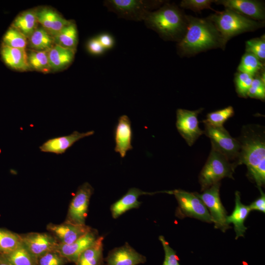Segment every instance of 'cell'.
<instances>
[{
    "label": "cell",
    "instance_id": "d590c367",
    "mask_svg": "<svg viewBox=\"0 0 265 265\" xmlns=\"http://www.w3.org/2000/svg\"><path fill=\"white\" fill-rule=\"evenodd\" d=\"M261 100L265 98V76L253 78L247 97Z\"/></svg>",
    "mask_w": 265,
    "mask_h": 265
},
{
    "label": "cell",
    "instance_id": "d6986e66",
    "mask_svg": "<svg viewBox=\"0 0 265 265\" xmlns=\"http://www.w3.org/2000/svg\"><path fill=\"white\" fill-rule=\"evenodd\" d=\"M157 193L158 192L143 191L135 187L130 188L125 195L111 206L110 211L112 217L117 218L130 210L138 208L141 203L138 201L140 196L152 195Z\"/></svg>",
    "mask_w": 265,
    "mask_h": 265
},
{
    "label": "cell",
    "instance_id": "ffe728a7",
    "mask_svg": "<svg viewBox=\"0 0 265 265\" xmlns=\"http://www.w3.org/2000/svg\"><path fill=\"white\" fill-rule=\"evenodd\" d=\"M38 22L53 37L71 21L62 17L56 11L48 7L36 10Z\"/></svg>",
    "mask_w": 265,
    "mask_h": 265
},
{
    "label": "cell",
    "instance_id": "4316f807",
    "mask_svg": "<svg viewBox=\"0 0 265 265\" xmlns=\"http://www.w3.org/2000/svg\"><path fill=\"white\" fill-rule=\"evenodd\" d=\"M28 39L31 50L35 51H48L55 45L53 37L42 26L37 27Z\"/></svg>",
    "mask_w": 265,
    "mask_h": 265
},
{
    "label": "cell",
    "instance_id": "52a82bcc",
    "mask_svg": "<svg viewBox=\"0 0 265 265\" xmlns=\"http://www.w3.org/2000/svg\"><path fill=\"white\" fill-rule=\"evenodd\" d=\"M165 192L175 196L178 204L176 216L179 218L190 217L212 223L208 210L195 192H189L181 189L165 191Z\"/></svg>",
    "mask_w": 265,
    "mask_h": 265
},
{
    "label": "cell",
    "instance_id": "ac0fdd59",
    "mask_svg": "<svg viewBox=\"0 0 265 265\" xmlns=\"http://www.w3.org/2000/svg\"><path fill=\"white\" fill-rule=\"evenodd\" d=\"M132 131L129 117L123 115L119 117L114 131L115 146L114 150L121 158H124L128 151L132 149Z\"/></svg>",
    "mask_w": 265,
    "mask_h": 265
},
{
    "label": "cell",
    "instance_id": "2e32d148",
    "mask_svg": "<svg viewBox=\"0 0 265 265\" xmlns=\"http://www.w3.org/2000/svg\"><path fill=\"white\" fill-rule=\"evenodd\" d=\"M105 260L107 265H138L145 263L146 259L126 242L110 251Z\"/></svg>",
    "mask_w": 265,
    "mask_h": 265
},
{
    "label": "cell",
    "instance_id": "44dd1931",
    "mask_svg": "<svg viewBox=\"0 0 265 265\" xmlns=\"http://www.w3.org/2000/svg\"><path fill=\"white\" fill-rule=\"evenodd\" d=\"M249 206L244 205L241 202L240 192H235V206L232 214L227 216L228 224H233L236 233V239L243 237L247 228L244 226V222L250 212Z\"/></svg>",
    "mask_w": 265,
    "mask_h": 265
},
{
    "label": "cell",
    "instance_id": "836d02e7",
    "mask_svg": "<svg viewBox=\"0 0 265 265\" xmlns=\"http://www.w3.org/2000/svg\"><path fill=\"white\" fill-rule=\"evenodd\" d=\"M246 52L255 55L260 60L265 59V35L260 37L251 39L246 42Z\"/></svg>",
    "mask_w": 265,
    "mask_h": 265
},
{
    "label": "cell",
    "instance_id": "6da1fadb",
    "mask_svg": "<svg viewBox=\"0 0 265 265\" xmlns=\"http://www.w3.org/2000/svg\"><path fill=\"white\" fill-rule=\"evenodd\" d=\"M187 20L186 32L177 45L180 55H192L218 47L224 49L220 34L210 21L188 15Z\"/></svg>",
    "mask_w": 265,
    "mask_h": 265
},
{
    "label": "cell",
    "instance_id": "7a4b0ae2",
    "mask_svg": "<svg viewBox=\"0 0 265 265\" xmlns=\"http://www.w3.org/2000/svg\"><path fill=\"white\" fill-rule=\"evenodd\" d=\"M237 164H244L247 176L258 188L265 183V142L264 135L255 129L247 128L242 132Z\"/></svg>",
    "mask_w": 265,
    "mask_h": 265
},
{
    "label": "cell",
    "instance_id": "7c38bea8",
    "mask_svg": "<svg viewBox=\"0 0 265 265\" xmlns=\"http://www.w3.org/2000/svg\"><path fill=\"white\" fill-rule=\"evenodd\" d=\"M98 231L92 228L84 235L71 244H57L55 250L67 262L75 263L81 254L91 246L99 238Z\"/></svg>",
    "mask_w": 265,
    "mask_h": 265
},
{
    "label": "cell",
    "instance_id": "9a60e30c",
    "mask_svg": "<svg viewBox=\"0 0 265 265\" xmlns=\"http://www.w3.org/2000/svg\"><path fill=\"white\" fill-rule=\"evenodd\" d=\"M214 2L223 5L226 8L234 10L258 21L265 18V6L262 2L253 0H217Z\"/></svg>",
    "mask_w": 265,
    "mask_h": 265
},
{
    "label": "cell",
    "instance_id": "603a6c76",
    "mask_svg": "<svg viewBox=\"0 0 265 265\" xmlns=\"http://www.w3.org/2000/svg\"><path fill=\"white\" fill-rule=\"evenodd\" d=\"M76 50L54 45L48 51L51 70L57 71L68 67L73 61Z\"/></svg>",
    "mask_w": 265,
    "mask_h": 265
},
{
    "label": "cell",
    "instance_id": "f546056e",
    "mask_svg": "<svg viewBox=\"0 0 265 265\" xmlns=\"http://www.w3.org/2000/svg\"><path fill=\"white\" fill-rule=\"evenodd\" d=\"M22 244L21 235L10 231L0 229V253L7 254Z\"/></svg>",
    "mask_w": 265,
    "mask_h": 265
},
{
    "label": "cell",
    "instance_id": "d6a6232c",
    "mask_svg": "<svg viewBox=\"0 0 265 265\" xmlns=\"http://www.w3.org/2000/svg\"><path fill=\"white\" fill-rule=\"evenodd\" d=\"M234 114V108L229 106L222 109L208 113L206 119L203 122L205 124L215 127H222L223 124L229 118Z\"/></svg>",
    "mask_w": 265,
    "mask_h": 265
},
{
    "label": "cell",
    "instance_id": "5b68a950",
    "mask_svg": "<svg viewBox=\"0 0 265 265\" xmlns=\"http://www.w3.org/2000/svg\"><path fill=\"white\" fill-rule=\"evenodd\" d=\"M164 3L163 0H106L104 5L119 18L139 22L143 21L150 12Z\"/></svg>",
    "mask_w": 265,
    "mask_h": 265
},
{
    "label": "cell",
    "instance_id": "7bdbcfd3",
    "mask_svg": "<svg viewBox=\"0 0 265 265\" xmlns=\"http://www.w3.org/2000/svg\"><path fill=\"white\" fill-rule=\"evenodd\" d=\"M0 265H12L4 254L0 253Z\"/></svg>",
    "mask_w": 265,
    "mask_h": 265
},
{
    "label": "cell",
    "instance_id": "3957f363",
    "mask_svg": "<svg viewBox=\"0 0 265 265\" xmlns=\"http://www.w3.org/2000/svg\"><path fill=\"white\" fill-rule=\"evenodd\" d=\"M143 22L164 40L177 42L184 37L187 25V15L177 6L168 2L150 12Z\"/></svg>",
    "mask_w": 265,
    "mask_h": 265
},
{
    "label": "cell",
    "instance_id": "1f68e13d",
    "mask_svg": "<svg viewBox=\"0 0 265 265\" xmlns=\"http://www.w3.org/2000/svg\"><path fill=\"white\" fill-rule=\"evenodd\" d=\"M2 44L11 48L26 50L27 41L21 32L10 26L3 37Z\"/></svg>",
    "mask_w": 265,
    "mask_h": 265
},
{
    "label": "cell",
    "instance_id": "277c9868",
    "mask_svg": "<svg viewBox=\"0 0 265 265\" xmlns=\"http://www.w3.org/2000/svg\"><path fill=\"white\" fill-rule=\"evenodd\" d=\"M207 19L215 26L225 45L235 36L264 26L263 21H256L228 8L222 11H216Z\"/></svg>",
    "mask_w": 265,
    "mask_h": 265
},
{
    "label": "cell",
    "instance_id": "4fadbf2b",
    "mask_svg": "<svg viewBox=\"0 0 265 265\" xmlns=\"http://www.w3.org/2000/svg\"><path fill=\"white\" fill-rule=\"evenodd\" d=\"M21 237L24 246L37 259L46 253L54 250L58 243L54 236L46 233H30Z\"/></svg>",
    "mask_w": 265,
    "mask_h": 265
},
{
    "label": "cell",
    "instance_id": "cb8c5ba5",
    "mask_svg": "<svg viewBox=\"0 0 265 265\" xmlns=\"http://www.w3.org/2000/svg\"><path fill=\"white\" fill-rule=\"evenodd\" d=\"M103 239L99 236L96 241L83 251L74 265H103Z\"/></svg>",
    "mask_w": 265,
    "mask_h": 265
},
{
    "label": "cell",
    "instance_id": "74e56055",
    "mask_svg": "<svg viewBox=\"0 0 265 265\" xmlns=\"http://www.w3.org/2000/svg\"><path fill=\"white\" fill-rule=\"evenodd\" d=\"M214 0H183L180 5L182 8L189 9L195 12H200L205 9H211L214 11L211 7V3Z\"/></svg>",
    "mask_w": 265,
    "mask_h": 265
},
{
    "label": "cell",
    "instance_id": "30bf717a",
    "mask_svg": "<svg viewBox=\"0 0 265 265\" xmlns=\"http://www.w3.org/2000/svg\"><path fill=\"white\" fill-rule=\"evenodd\" d=\"M93 192V187L87 182L79 187L70 203L66 221L85 224L90 199Z\"/></svg>",
    "mask_w": 265,
    "mask_h": 265
},
{
    "label": "cell",
    "instance_id": "8fae6325",
    "mask_svg": "<svg viewBox=\"0 0 265 265\" xmlns=\"http://www.w3.org/2000/svg\"><path fill=\"white\" fill-rule=\"evenodd\" d=\"M202 109L189 110L179 108L176 112L177 129L189 146H191L197 138L204 133L199 127L198 115Z\"/></svg>",
    "mask_w": 265,
    "mask_h": 265
},
{
    "label": "cell",
    "instance_id": "ab89813d",
    "mask_svg": "<svg viewBox=\"0 0 265 265\" xmlns=\"http://www.w3.org/2000/svg\"><path fill=\"white\" fill-rule=\"evenodd\" d=\"M87 47L88 51L94 55H101L105 51L97 37L93 38L89 40Z\"/></svg>",
    "mask_w": 265,
    "mask_h": 265
},
{
    "label": "cell",
    "instance_id": "d4e9b609",
    "mask_svg": "<svg viewBox=\"0 0 265 265\" xmlns=\"http://www.w3.org/2000/svg\"><path fill=\"white\" fill-rule=\"evenodd\" d=\"M38 23L36 10L30 9L19 14L11 26L18 29L27 39L37 28Z\"/></svg>",
    "mask_w": 265,
    "mask_h": 265
},
{
    "label": "cell",
    "instance_id": "4dcf8cb0",
    "mask_svg": "<svg viewBox=\"0 0 265 265\" xmlns=\"http://www.w3.org/2000/svg\"><path fill=\"white\" fill-rule=\"evenodd\" d=\"M261 61L253 54L246 52L242 56L238 67L239 72L254 76L263 68Z\"/></svg>",
    "mask_w": 265,
    "mask_h": 265
},
{
    "label": "cell",
    "instance_id": "83f0119b",
    "mask_svg": "<svg viewBox=\"0 0 265 265\" xmlns=\"http://www.w3.org/2000/svg\"><path fill=\"white\" fill-rule=\"evenodd\" d=\"M3 254L12 265H38V259L26 249L23 243L12 251Z\"/></svg>",
    "mask_w": 265,
    "mask_h": 265
},
{
    "label": "cell",
    "instance_id": "484cf974",
    "mask_svg": "<svg viewBox=\"0 0 265 265\" xmlns=\"http://www.w3.org/2000/svg\"><path fill=\"white\" fill-rule=\"evenodd\" d=\"M53 37L55 45L76 50L78 43V32L75 22L71 21Z\"/></svg>",
    "mask_w": 265,
    "mask_h": 265
},
{
    "label": "cell",
    "instance_id": "5bb4252c",
    "mask_svg": "<svg viewBox=\"0 0 265 265\" xmlns=\"http://www.w3.org/2000/svg\"><path fill=\"white\" fill-rule=\"evenodd\" d=\"M47 229L53 234L58 243L71 244L90 231L92 228L85 224L66 221L60 224L49 223Z\"/></svg>",
    "mask_w": 265,
    "mask_h": 265
},
{
    "label": "cell",
    "instance_id": "60d3db41",
    "mask_svg": "<svg viewBox=\"0 0 265 265\" xmlns=\"http://www.w3.org/2000/svg\"><path fill=\"white\" fill-rule=\"evenodd\" d=\"M261 195L249 206L251 211L256 210L262 212H265V194L259 187Z\"/></svg>",
    "mask_w": 265,
    "mask_h": 265
},
{
    "label": "cell",
    "instance_id": "ba28073f",
    "mask_svg": "<svg viewBox=\"0 0 265 265\" xmlns=\"http://www.w3.org/2000/svg\"><path fill=\"white\" fill-rule=\"evenodd\" d=\"M220 186L219 182L204 190L202 193H195L208 210L215 228L224 232L230 226L227 223V212L220 200Z\"/></svg>",
    "mask_w": 265,
    "mask_h": 265
},
{
    "label": "cell",
    "instance_id": "9c48e42d",
    "mask_svg": "<svg viewBox=\"0 0 265 265\" xmlns=\"http://www.w3.org/2000/svg\"><path fill=\"white\" fill-rule=\"evenodd\" d=\"M204 131L212 142V146L225 156L229 160L238 158L240 143L238 140L232 137L223 127H215L205 124Z\"/></svg>",
    "mask_w": 265,
    "mask_h": 265
},
{
    "label": "cell",
    "instance_id": "b9f144b4",
    "mask_svg": "<svg viewBox=\"0 0 265 265\" xmlns=\"http://www.w3.org/2000/svg\"><path fill=\"white\" fill-rule=\"evenodd\" d=\"M97 38L105 50L111 49L113 47L114 40L110 34L107 33H102Z\"/></svg>",
    "mask_w": 265,
    "mask_h": 265
},
{
    "label": "cell",
    "instance_id": "e575fe53",
    "mask_svg": "<svg viewBox=\"0 0 265 265\" xmlns=\"http://www.w3.org/2000/svg\"><path fill=\"white\" fill-rule=\"evenodd\" d=\"M254 77L246 73L238 72L235 76L236 90L239 96L246 98Z\"/></svg>",
    "mask_w": 265,
    "mask_h": 265
},
{
    "label": "cell",
    "instance_id": "f35d334b",
    "mask_svg": "<svg viewBox=\"0 0 265 265\" xmlns=\"http://www.w3.org/2000/svg\"><path fill=\"white\" fill-rule=\"evenodd\" d=\"M159 240L161 242L164 251L163 265H180L176 252L170 246L169 243L165 240L164 237L160 236Z\"/></svg>",
    "mask_w": 265,
    "mask_h": 265
},
{
    "label": "cell",
    "instance_id": "7402d4cb",
    "mask_svg": "<svg viewBox=\"0 0 265 265\" xmlns=\"http://www.w3.org/2000/svg\"><path fill=\"white\" fill-rule=\"evenodd\" d=\"M0 55L2 61L9 68L20 71L29 69L25 49L11 48L2 44Z\"/></svg>",
    "mask_w": 265,
    "mask_h": 265
},
{
    "label": "cell",
    "instance_id": "8992f818",
    "mask_svg": "<svg viewBox=\"0 0 265 265\" xmlns=\"http://www.w3.org/2000/svg\"><path fill=\"white\" fill-rule=\"evenodd\" d=\"M229 160L225 156L212 147L208 160L199 175L202 191L219 183L224 178L233 179V173L237 164L231 163Z\"/></svg>",
    "mask_w": 265,
    "mask_h": 265
},
{
    "label": "cell",
    "instance_id": "e0dca14e",
    "mask_svg": "<svg viewBox=\"0 0 265 265\" xmlns=\"http://www.w3.org/2000/svg\"><path fill=\"white\" fill-rule=\"evenodd\" d=\"M94 133L93 131L84 132L75 131L69 135L56 137L47 140L39 147V149L42 152L62 154L77 141L91 136Z\"/></svg>",
    "mask_w": 265,
    "mask_h": 265
},
{
    "label": "cell",
    "instance_id": "f1b7e54d",
    "mask_svg": "<svg viewBox=\"0 0 265 265\" xmlns=\"http://www.w3.org/2000/svg\"><path fill=\"white\" fill-rule=\"evenodd\" d=\"M48 51L38 52L30 50L26 53L29 69L43 73H48L51 71L48 58Z\"/></svg>",
    "mask_w": 265,
    "mask_h": 265
},
{
    "label": "cell",
    "instance_id": "8d00e7d4",
    "mask_svg": "<svg viewBox=\"0 0 265 265\" xmlns=\"http://www.w3.org/2000/svg\"><path fill=\"white\" fill-rule=\"evenodd\" d=\"M68 262L58 252L52 250L38 258V265H64Z\"/></svg>",
    "mask_w": 265,
    "mask_h": 265
}]
</instances>
